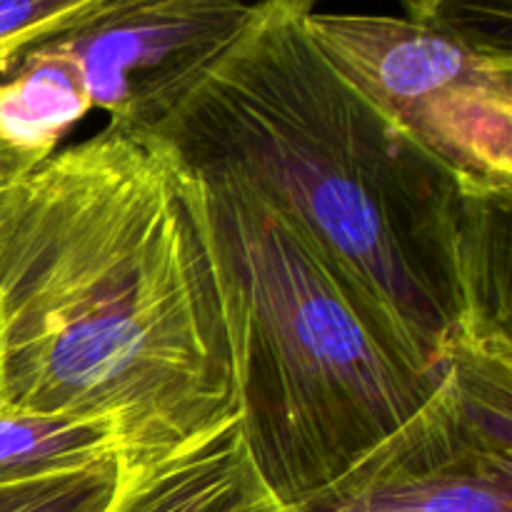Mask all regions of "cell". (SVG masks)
Returning <instances> with one entry per match:
<instances>
[{"label":"cell","instance_id":"cell-1","mask_svg":"<svg viewBox=\"0 0 512 512\" xmlns=\"http://www.w3.org/2000/svg\"><path fill=\"white\" fill-rule=\"evenodd\" d=\"M0 408L103 423L118 465L238 415L198 178L165 138L108 123L0 208Z\"/></svg>","mask_w":512,"mask_h":512},{"label":"cell","instance_id":"cell-2","mask_svg":"<svg viewBox=\"0 0 512 512\" xmlns=\"http://www.w3.org/2000/svg\"><path fill=\"white\" fill-rule=\"evenodd\" d=\"M318 0H258L155 135L268 200L375 328L430 375L510 338L512 193L473 195L395 130L305 30Z\"/></svg>","mask_w":512,"mask_h":512},{"label":"cell","instance_id":"cell-3","mask_svg":"<svg viewBox=\"0 0 512 512\" xmlns=\"http://www.w3.org/2000/svg\"><path fill=\"white\" fill-rule=\"evenodd\" d=\"M193 173L240 430L293 510L395 433L443 373L415 368L268 200L228 175Z\"/></svg>","mask_w":512,"mask_h":512},{"label":"cell","instance_id":"cell-4","mask_svg":"<svg viewBox=\"0 0 512 512\" xmlns=\"http://www.w3.org/2000/svg\"><path fill=\"white\" fill-rule=\"evenodd\" d=\"M330 65L465 193H512V60L410 18L308 13Z\"/></svg>","mask_w":512,"mask_h":512},{"label":"cell","instance_id":"cell-5","mask_svg":"<svg viewBox=\"0 0 512 512\" xmlns=\"http://www.w3.org/2000/svg\"><path fill=\"white\" fill-rule=\"evenodd\" d=\"M290 512H512V338L463 340L395 433Z\"/></svg>","mask_w":512,"mask_h":512},{"label":"cell","instance_id":"cell-6","mask_svg":"<svg viewBox=\"0 0 512 512\" xmlns=\"http://www.w3.org/2000/svg\"><path fill=\"white\" fill-rule=\"evenodd\" d=\"M253 13L245 0H98L33 45L75 65L110 123L158 133Z\"/></svg>","mask_w":512,"mask_h":512},{"label":"cell","instance_id":"cell-7","mask_svg":"<svg viewBox=\"0 0 512 512\" xmlns=\"http://www.w3.org/2000/svg\"><path fill=\"white\" fill-rule=\"evenodd\" d=\"M103 512L290 510L255 468L235 415L170 453L118 465V483Z\"/></svg>","mask_w":512,"mask_h":512},{"label":"cell","instance_id":"cell-8","mask_svg":"<svg viewBox=\"0 0 512 512\" xmlns=\"http://www.w3.org/2000/svg\"><path fill=\"white\" fill-rule=\"evenodd\" d=\"M90 100L70 60L40 45L20 50L0 70V140L45 160L88 115Z\"/></svg>","mask_w":512,"mask_h":512},{"label":"cell","instance_id":"cell-9","mask_svg":"<svg viewBox=\"0 0 512 512\" xmlns=\"http://www.w3.org/2000/svg\"><path fill=\"white\" fill-rule=\"evenodd\" d=\"M118 438L103 423L0 408V483L118 458Z\"/></svg>","mask_w":512,"mask_h":512},{"label":"cell","instance_id":"cell-10","mask_svg":"<svg viewBox=\"0 0 512 512\" xmlns=\"http://www.w3.org/2000/svg\"><path fill=\"white\" fill-rule=\"evenodd\" d=\"M118 483V458L0 483V512H103Z\"/></svg>","mask_w":512,"mask_h":512},{"label":"cell","instance_id":"cell-11","mask_svg":"<svg viewBox=\"0 0 512 512\" xmlns=\"http://www.w3.org/2000/svg\"><path fill=\"white\" fill-rule=\"evenodd\" d=\"M408 18L443 30L480 53L512 60V0H428Z\"/></svg>","mask_w":512,"mask_h":512},{"label":"cell","instance_id":"cell-12","mask_svg":"<svg viewBox=\"0 0 512 512\" xmlns=\"http://www.w3.org/2000/svg\"><path fill=\"white\" fill-rule=\"evenodd\" d=\"M38 163H43V160L33 158V155L28 153H20V150L10 148L8 143L0 140V208H3V203L8 200L10 190H13Z\"/></svg>","mask_w":512,"mask_h":512},{"label":"cell","instance_id":"cell-13","mask_svg":"<svg viewBox=\"0 0 512 512\" xmlns=\"http://www.w3.org/2000/svg\"><path fill=\"white\" fill-rule=\"evenodd\" d=\"M400 3H403V8L408 10V13H413L415 8H420V5L428 3V0H400Z\"/></svg>","mask_w":512,"mask_h":512},{"label":"cell","instance_id":"cell-14","mask_svg":"<svg viewBox=\"0 0 512 512\" xmlns=\"http://www.w3.org/2000/svg\"><path fill=\"white\" fill-rule=\"evenodd\" d=\"M0 405H3V390H0Z\"/></svg>","mask_w":512,"mask_h":512}]
</instances>
